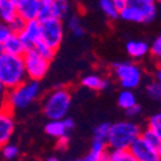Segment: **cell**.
I'll use <instances>...</instances> for the list:
<instances>
[{
  "label": "cell",
  "mask_w": 161,
  "mask_h": 161,
  "mask_svg": "<svg viewBox=\"0 0 161 161\" xmlns=\"http://www.w3.org/2000/svg\"><path fill=\"white\" fill-rule=\"evenodd\" d=\"M141 134L142 128L138 124L121 120L111 124L108 137H107V146L114 151L129 150L130 146L141 137Z\"/></svg>",
  "instance_id": "obj_1"
},
{
  "label": "cell",
  "mask_w": 161,
  "mask_h": 161,
  "mask_svg": "<svg viewBox=\"0 0 161 161\" xmlns=\"http://www.w3.org/2000/svg\"><path fill=\"white\" fill-rule=\"evenodd\" d=\"M25 63L22 57L10 56L7 53H0V81L7 90H12L21 84L26 83Z\"/></svg>",
  "instance_id": "obj_2"
},
{
  "label": "cell",
  "mask_w": 161,
  "mask_h": 161,
  "mask_svg": "<svg viewBox=\"0 0 161 161\" xmlns=\"http://www.w3.org/2000/svg\"><path fill=\"white\" fill-rule=\"evenodd\" d=\"M71 101V93L67 88L53 89L43 98V112L50 121H61L69 114Z\"/></svg>",
  "instance_id": "obj_3"
},
{
  "label": "cell",
  "mask_w": 161,
  "mask_h": 161,
  "mask_svg": "<svg viewBox=\"0 0 161 161\" xmlns=\"http://www.w3.org/2000/svg\"><path fill=\"white\" fill-rule=\"evenodd\" d=\"M42 93V84L39 81H32L29 80L19 86L8 90L7 93V99H5V106L9 110H23L26 107H29L39 94Z\"/></svg>",
  "instance_id": "obj_4"
},
{
  "label": "cell",
  "mask_w": 161,
  "mask_h": 161,
  "mask_svg": "<svg viewBox=\"0 0 161 161\" xmlns=\"http://www.w3.org/2000/svg\"><path fill=\"white\" fill-rule=\"evenodd\" d=\"M112 72L124 90H133L139 86L143 72L142 69L133 62H117L112 64Z\"/></svg>",
  "instance_id": "obj_5"
},
{
  "label": "cell",
  "mask_w": 161,
  "mask_h": 161,
  "mask_svg": "<svg viewBox=\"0 0 161 161\" xmlns=\"http://www.w3.org/2000/svg\"><path fill=\"white\" fill-rule=\"evenodd\" d=\"M22 58H23L25 71H26V75H27V79L40 83V80H43L48 74L50 62L43 58L40 54H37L34 49L27 50Z\"/></svg>",
  "instance_id": "obj_6"
},
{
  "label": "cell",
  "mask_w": 161,
  "mask_h": 161,
  "mask_svg": "<svg viewBox=\"0 0 161 161\" xmlns=\"http://www.w3.org/2000/svg\"><path fill=\"white\" fill-rule=\"evenodd\" d=\"M40 25H42V42H44L49 48L57 52V49L62 44L64 35L62 21L50 18L42 22Z\"/></svg>",
  "instance_id": "obj_7"
},
{
  "label": "cell",
  "mask_w": 161,
  "mask_h": 161,
  "mask_svg": "<svg viewBox=\"0 0 161 161\" xmlns=\"http://www.w3.org/2000/svg\"><path fill=\"white\" fill-rule=\"evenodd\" d=\"M16 129L13 111L7 106L0 107V147L9 143Z\"/></svg>",
  "instance_id": "obj_8"
},
{
  "label": "cell",
  "mask_w": 161,
  "mask_h": 161,
  "mask_svg": "<svg viewBox=\"0 0 161 161\" xmlns=\"http://www.w3.org/2000/svg\"><path fill=\"white\" fill-rule=\"evenodd\" d=\"M26 50H32L35 45L42 40V25L37 19L26 23L25 30L18 35Z\"/></svg>",
  "instance_id": "obj_9"
},
{
  "label": "cell",
  "mask_w": 161,
  "mask_h": 161,
  "mask_svg": "<svg viewBox=\"0 0 161 161\" xmlns=\"http://www.w3.org/2000/svg\"><path fill=\"white\" fill-rule=\"evenodd\" d=\"M129 151L136 157L137 161H161L158 153L151 146L147 144L141 137L130 146Z\"/></svg>",
  "instance_id": "obj_10"
},
{
  "label": "cell",
  "mask_w": 161,
  "mask_h": 161,
  "mask_svg": "<svg viewBox=\"0 0 161 161\" xmlns=\"http://www.w3.org/2000/svg\"><path fill=\"white\" fill-rule=\"evenodd\" d=\"M17 8V16L26 22L35 21L39 16L40 0H14Z\"/></svg>",
  "instance_id": "obj_11"
},
{
  "label": "cell",
  "mask_w": 161,
  "mask_h": 161,
  "mask_svg": "<svg viewBox=\"0 0 161 161\" xmlns=\"http://www.w3.org/2000/svg\"><path fill=\"white\" fill-rule=\"evenodd\" d=\"M129 4H131L134 8H137L142 14L144 23L152 22L157 13V5L153 0H128Z\"/></svg>",
  "instance_id": "obj_12"
},
{
  "label": "cell",
  "mask_w": 161,
  "mask_h": 161,
  "mask_svg": "<svg viewBox=\"0 0 161 161\" xmlns=\"http://www.w3.org/2000/svg\"><path fill=\"white\" fill-rule=\"evenodd\" d=\"M2 52L7 53V54L10 56H17V57H23L25 53L27 52L26 48L23 47L21 39L18 37V35H10V37L7 40V42L2 45Z\"/></svg>",
  "instance_id": "obj_13"
},
{
  "label": "cell",
  "mask_w": 161,
  "mask_h": 161,
  "mask_svg": "<svg viewBox=\"0 0 161 161\" xmlns=\"http://www.w3.org/2000/svg\"><path fill=\"white\" fill-rule=\"evenodd\" d=\"M52 18L62 21L71 16V3L67 0H52Z\"/></svg>",
  "instance_id": "obj_14"
},
{
  "label": "cell",
  "mask_w": 161,
  "mask_h": 161,
  "mask_svg": "<svg viewBox=\"0 0 161 161\" xmlns=\"http://www.w3.org/2000/svg\"><path fill=\"white\" fill-rule=\"evenodd\" d=\"M81 85L92 90H104L110 86V81L99 75L89 74L81 79Z\"/></svg>",
  "instance_id": "obj_15"
},
{
  "label": "cell",
  "mask_w": 161,
  "mask_h": 161,
  "mask_svg": "<svg viewBox=\"0 0 161 161\" xmlns=\"http://www.w3.org/2000/svg\"><path fill=\"white\" fill-rule=\"evenodd\" d=\"M128 54L131 58L139 59L142 57H144L147 53L150 52V47L146 42H141V40H130L125 45Z\"/></svg>",
  "instance_id": "obj_16"
},
{
  "label": "cell",
  "mask_w": 161,
  "mask_h": 161,
  "mask_svg": "<svg viewBox=\"0 0 161 161\" xmlns=\"http://www.w3.org/2000/svg\"><path fill=\"white\" fill-rule=\"evenodd\" d=\"M17 16L14 0H0V21L9 23Z\"/></svg>",
  "instance_id": "obj_17"
},
{
  "label": "cell",
  "mask_w": 161,
  "mask_h": 161,
  "mask_svg": "<svg viewBox=\"0 0 161 161\" xmlns=\"http://www.w3.org/2000/svg\"><path fill=\"white\" fill-rule=\"evenodd\" d=\"M45 133L48 134V136L53 137V138H62L64 136H69V133H67L64 125H63V121L61 120V121H49L45 128H44Z\"/></svg>",
  "instance_id": "obj_18"
},
{
  "label": "cell",
  "mask_w": 161,
  "mask_h": 161,
  "mask_svg": "<svg viewBox=\"0 0 161 161\" xmlns=\"http://www.w3.org/2000/svg\"><path fill=\"white\" fill-rule=\"evenodd\" d=\"M141 138H142L147 144H148V146H151L152 148L158 153V156H160V158H161V139L156 136V134H155L151 129L146 128L144 130H142Z\"/></svg>",
  "instance_id": "obj_19"
},
{
  "label": "cell",
  "mask_w": 161,
  "mask_h": 161,
  "mask_svg": "<svg viewBox=\"0 0 161 161\" xmlns=\"http://www.w3.org/2000/svg\"><path fill=\"white\" fill-rule=\"evenodd\" d=\"M117 104L126 111L130 107L137 104V98L131 90H121L117 96Z\"/></svg>",
  "instance_id": "obj_20"
},
{
  "label": "cell",
  "mask_w": 161,
  "mask_h": 161,
  "mask_svg": "<svg viewBox=\"0 0 161 161\" xmlns=\"http://www.w3.org/2000/svg\"><path fill=\"white\" fill-rule=\"evenodd\" d=\"M101 10L104 13V16L111 19V21H115L117 18H120V13L116 10V8L114 7V3L112 0H101L98 3Z\"/></svg>",
  "instance_id": "obj_21"
},
{
  "label": "cell",
  "mask_w": 161,
  "mask_h": 161,
  "mask_svg": "<svg viewBox=\"0 0 161 161\" xmlns=\"http://www.w3.org/2000/svg\"><path fill=\"white\" fill-rule=\"evenodd\" d=\"M107 158H108V161H137L129 150H111L107 155Z\"/></svg>",
  "instance_id": "obj_22"
},
{
  "label": "cell",
  "mask_w": 161,
  "mask_h": 161,
  "mask_svg": "<svg viewBox=\"0 0 161 161\" xmlns=\"http://www.w3.org/2000/svg\"><path fill=\"white\" fill-rule=\"evenodd\" d=\"M34 50L37 53V54H40L43 58H45L47 61H52L53 58H54V56H56V50H53L52 48H49L44 42H40L35 45V48H34Z\"/></svg>",
  "instance_id": "obj_23"
},
{
  "label": "cell",
  "mask_w": 161,
  "mask_h": 161,
  "mask_svg": "<svg viewBox=\"0 0 161 161\" xmlns=\"http://www.w3.org/2000/svg\"><path fill=\"white\" fill-rule=\"evenodd\" d=\"M50 7H52V0H40V9H39V16H37V21L40 23L52 18Z\"/></svg>",
  "instance_id": "obj_24"
},
{
  "label": "cell",
  "mask_w": 161,
  "mask_h": 161,
  "mask_svg": "<svg viewBox=\"0 0 161 161\" xmlns=\"http://www.w3.org/2000/svg\"><path fill=\"white\" fill-rule=\"evenodd\" d=\"M110 128H111L110 123H101V124H98L94 129H93V138L107 142V137H108Z\"/></svg>",
  "instance_id": "obj_25"
},
{
  "label": "cell",
  "mask_w": 161,
  "mask_h": 161,
  "mask_svg": "<svg viewBox=\"0 0 161 161\" xmlns=\"http://www.w3.org/2000/svg\"><path fill=\"white\" fill-rule=\"evenodd\" d=\"M146 93L152 101L161 102V86L155 81H150L146 85Z\"/></svg>",
  "instance_id": "obj_26"
},
{
  "label": "cell",
  "mask_w": 161,
  "mask_h": 161,
  "mask_svg": "<svg viewBox=\"0 0 161 161\" xmlns=\"http://www.w3.org/2000/svg\"><path fill=\"white\" fill-rule=\"evenodd\" d=\"M26 22L25 19H22L19 16H16L14 18H13L9 23H8V26H9V30H10V32L13 34V35H19L23 30H25V27H26Z\"/></svg>",
  "instance_id": "obj_27"
},
{
  "label": "cell",
  "mask_w": 161,
  "mask_h": 161,
  "mask_svg": "<svg viewBox=\"0 0 161 161\" xmlns=\"http://www.w3.org/2000/svg\"><path fill=\"white\" fill-rule=\"evenodd\" d=\"M147 128L151 129V130L156 134V136L161 139V112L155 114V115H152V116L150 117Z\"/></svg>",
  "instance_id": "obj_28"
},
{
  "label": "cell",
  "mask_w": 161,
  "mask_h": 161,
  "mask_svg": "<svg viewBox=\"0 0 161 161\" xmlns=\"http://www.w3.org/2000/svg\"><path fill=\"white\" fill-rule=\"evenodd\" d=\"M2 148V155L7 158V160H13V158H16L19 153V150H18V147L16 144H13V143H7L4 146L0 147Z\"/></svg>",
  "instance_id": "obj_29"
},
{
  "label": "cell",
  "mask_w": 161,
  "mask_h": 161,
  "mask_svg": "<svg viewBox=\"0 0 161 161\" xmlns=\"http://www.w3.org/2000/svg\"><path fill=\"white\" fill-rule=\"evenodd\" d=\"M107 142L106 141H101V139H96L93 138L92 141V146H90V152L93 153H98V155H103L107 151Z\"/></svg>",
  "instance_id": "obj_30"
},
{
  "label": "cell",
  "mask_w": 161,
  "mask_h": 161,
  "mask_svg": "<svg viewBox=\"0 0 161 161\" xmlns=\"http://www.w3.org/2000/svg\"><path fill=\"white\" fill-rule=\"evenodd\" d=\"M150 53L155 57V58H157V59H161V35L160 36H157L153 42H152V44H151V47H150Z\"/></svg>",
  "instance_id": "obj_31"
},
{
  "label": "cell",
  "mask_w": 161,
  "mask_h": 161,
  "mask_svg": "<svg viewBox=\"0 0 161 161\" xmlns=\"http://www.w3.org/2000/svg\"><path fill=\"white\" fill-rule=\"evenodd\" d=\"M10 35H12V32L9 30L8 23L0 21V45H3L7 40L10 37Z\"/></svg>",
  "instance_id": "obj_32"
},
{
  "label": "cell",
  "mask_w": 161,
  "mask_h": 161,
  "mask_svg": "<svg viewBox=\"0 0 161 161\" xmlns=\"http://www.w3.org/2000/svg\"><path fill=\"white\" fill-rule=\"evenodd\" d=\"M80 26H81V22H80L79 16H76V14H71L69 18H67V27H69V30L74 31L75 29L80 27Z\"/></svg>",
  "instance_id": "obj_33"
},
{
  "label": "cell",
  "mask_w": 161,
  "mask_h": 161,
  "mask_svg": "<svg viewBox=\"0 0 161 161\" xmlns=\"http://www.w3.org/2000/svg\"><path fill=\"white\" fill-rule=\"evenodd\" d=\"M69 142H70L69 136H64V137H62V138H58V142H57L56 148H57L58 151H66L67 147H69Z\"/></svg>",
  "instance_id": "obj_34"
},
{
  "label": "cell",
  "mask_w": 161,
  "mask_h": 161,
  "mask_svg": "<svg viewBox=\"0 0 161 161\" xmlns=\"http://www.w3.org/2000/svg\"><path fill=\"white\" fill-rule=\"evenodd\" d=\"M142 112V107H141V104H136V106H133V107H130L129 110H126L125 111V115L128 116V117H136V116H138L139 114Z\"/></svg>",
  "instance_id": "obj_35"
},
{
  "label": "cell",
  "mask_w": 161,
  "mask_h": 161,
  "mask_svg": "<svg viewBox=\"0 0 161 161\" xmlns=\"http://www.w3.org/2000/svg\"><path fill=\"white\" fill-rule=\"evenodd\" d=\"M7 93L8 90L5 89V86L3 85V83L0 81V107L5 106V99H7Z\"/></svg>",
  "instance_id": "obj_36"
},
{
  "label": "cell",
  "mask_w": 161,
  "mask_h": 161,
  "mask_svg": "<svg viewBox=\"0 0 161 161\" xmlns=\"http://www.w3.org/2000/svg\"><path fill=\"white\" fill-rule=\"evenodd\" d=\"M62 121H63V125H64L67 133H70L71 130H74V128H75V121H74L71 117H66V119L62 120Z\"/></svg>",
  "instance_id": "obj_37"
},
{
  "label": "cell",
  "mask_w": 161,
  "mask_h": 161,
  "mask_svg": "<svg viewBox=\"0 0 161 161\" xmlns=\"http://www.w3.org/2000/svg\"><path fill=\"white\" fill-rule=\"evenodd\" d=\"M114 7L116 8V10L120 13L125 7H126V0H112Z\"/></svg>",
  "instance_id": "obj_38"
},
{
  "label": "cell",
  "mask_w": 161,
  "mask_h": 161,
  "mask_svg": "<svg viewBox=\"0 0 161 161\" xmlns=\"http://www.w3.org/2000/svg\"><path fill=\"white\" fill-rule=\"evenodd\" d=\"M71 32H72V35H74L75 37H83V36L85 35V30H84L83 26H80V27L75 29V30L71 31Z\"/></svg>",
  "instance_id": "obj_39"
},
{
  "label": "cell",
  "mask_w": 161,
  "mask_h": 161,
  "mask_svg": "<svg viewBox=\"0 0 161 161\" xmlns=\"http://www.w3.org/2000/svg\"><path fill=\"white\" fill-rule=\"evenodd\" d=\"M155 81L161 86V67H157L155 71Z\"/></svg>",
  "instance_id": "obj_40"
},
{
  "label": "cell",
  "mask_w": 161,
  "mask_h": 161,
  "mask_svg": "<svg viewBox=\"0 0 161 161\" xmlns=\"http://www.w3.org/2000/svg\"><path fill=\"white\" fill-rule=\"evenodd\" d=\"M47 161H62V160L58 158V157H56V156H52V157H48Z\"/></svg>",
  "instance_id": "obj_41"
},
{
  "label": "cell",
  "mask_w": 161,
  "mask_h": 161,
  "mask_svg": "<svg viewBox=\"0 0 161 161\" xmlns=\"http://www.w3.org/2000/svg\"><path fill=\"white\" fill-rule=\"evenodd\" d=\"M74 161H84L83 158H76V160H74Z\"/></svg>",
  "instance_id": "obj_42"
},
{
  "label": "cell",
  "mask_w": 161,
  "mask_h": 161,
  "mask_svg": "<svg viewBox=\"0 0 161 161\" xmlns=\"http://www.w3.org/2000/svg\"><path fill=\"white\" fill-rule=\"evenodd\" d=\"M0 53H2V45H0Z\"/></svg>",
  "instance_id": "obj_43"
}]
</instances>
